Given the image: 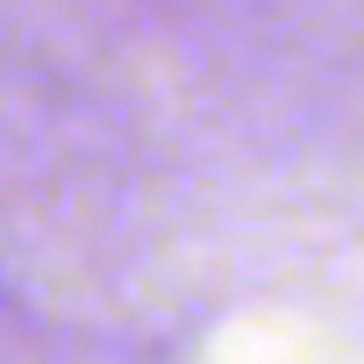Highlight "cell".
<instances>
[]
</instances>
